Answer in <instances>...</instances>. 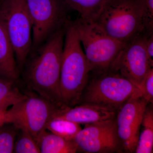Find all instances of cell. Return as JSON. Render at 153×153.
<instances>
[{
    "label": "cell",
    "instance_id": "6da1fadb",
    "mask_svg": "<svg viewBox=\"0 0 153 153\" xmlns=\"http://www.w3.org/2000/svg\"><path fill=\"white\" fill-rule=\"evenodd\" d=\"M64 37L65 25L36 49L26 73L29 84L38 95L60 108L63 107L60 78Z\"/></svg>",
    "mask_w": 153,
    "mask_h": 153
},
{
    "label": "cell",
    "instance_id": "7a4b0ae2",
    "mask_svg": "<svg viewBox=\"0 0 153 153\" xmlns=\"http://www.w3.org/2000/svg\"><path fill=\"white\" fill-rule=\"evenodd\" d=\"M91 72L90 65L72 22L65 25L60 78L63 107H72L81 100Z\"/></svg>",
    "mask_w": 153,
    "mask_h": 153
},
{
    "label": "cell",
    "instance_id": "3957f363",
    "mask_svg": "<svg viewBox=\"0 0 153 153\" xmlns=\"http://www.w3.org/2000/svg\"><path fill=\"white\" fill-rule=\"evenodd\" d=\"M95 22L108 35L124 44L146 31L143 10L139 0H111Z\"/></svg>",
    "mask_w": 153,
    "mask_h": 153
},
{
    "label": "cell",
    "instance_id": "277c9868",
    "mask_svg": "<svg viewBox=\"0 0 153 153\" xmlns=\"http://www.w3.org/2000/svg\"><path fill=\"white\" fill-rule=\"evenodd\" d=\"M91 72L95 74L109 70L126 44L110 36L95 22L78 18L72 22Z\"/></svg>",
    "mask_w": 153,
    "mask_h": 153
},
{
    "label": "cell",
    "instance_id": "5b68a950",
    "mask_svg": "<svg viewBox=\"0 0 153 153\" xmlns=\"http://www.w3.org/2000/svg\"><path fill=\"white\" fill-rule=\"evenodd\" d=\"M0 18L22 68L32 49V23L25 0H0Z\"/></svg>",
    "mask_w": 153,
    "mask_h": 153
},
{
    "label": "cell",
    "instance_id": "8992f818",
    "mask_svg": "<svg viewBox=\"0 0 153 153\" xmlns=\"http://www.w3.org/2000/svg\"><path fill=\"white\" fill-rule=\"evenodd\" d=\"M95 74L83 91L81 98L84 103L108 107L117 111L130 98L142 95L138 88L118 73L108 70Z\"/></svg>",
    "mask_w": 153,
    "mask_h": 153
},
{
    "label": "cell",
    "instance_id": "52a82bcc",
    "mask_svg": "<svg viewBox=\"0 0 153 153\" xmlns=\"http://www.w3.org/2000/svg\"><path fill=\"white\" fill-rule=\"evenodd\" d=\"M32 23L35 51L53 33L64 27L66 6L62 0H25Z\"/></svg>",
    "mask_w": 153,
    "mask_h": 153
},
{
    "label": "cell",
    "instance_id": "ba28073f",
    "mask_svg": "<svg viewBox=\"0 0 153 153\" xmlns=\"http://www.w3.org/2000/svg\"><path fill=\"white\" fill-rule=\"evenodd\" d=\"M59 108L40 96L27 95L8 110L10 123L17 128L27 130L36 141L47 130V123Z\"/></svg>",
    "mask_w": 153,
    "mask_h": 153
},
{
    "label": "cell",
    "instance_id": "9c48e42d",
    "mask_svg": "<svg viewBox=\"0 0 153 153\" xmlns=\"http://www.w3.org/2000/svg\"><path fill=\"white\" fill-rule=\"evenodd\" d=\"M77 150L87 153L122 152L115 118L85 125L74 140Z\"/></svg>",
    "mask_w": 153,
    "mask_h": 153
},
{
    "label": "cell",
    "instance_id": "30bf717a",
    "mask_svg": "<svg viewBox=\"0 0 153 153\" xmlns=\"http://www.w3.org/2000/svg\"><path fill=\"white\" fill-rule=\"evenodd\" d=\"M153 64L146 52L142 34L125 45L109 71L125 77L140 89Z\"/></svg>",
    "mask_w": 153,
    "mask_h": 153
},
{
    "label": "cell",
    "instance_id": "8fae6325",
    "mask_svg": "<svg viewBox=\"0 0 153 153\" xmlns=\"http://www.w3.org/2000/svg\"><path fill=\"white\" fill-rule=\"evenodd\" d=\"M148 103L141 95H136L117 111L116 123L122 152L134 153Z\"/></svg>",
    "mask_w": 153,
    "mask_h": 153
},
{
    "label": "cell",
    "instance_id": "7c38bea8",
    "mask_svg": "<svg viewBox=\"0 0 153 153\" xmlns=\"http://www.w3.org/2000/svg\"><path fill=\"white\" fill-rule=\"evenodd\" d=\"M117 112L108 107L85 102L74 107L60 108L53 117L64 119L79 124L86 125L115 118Z\"/></svg>",
    "mask_w": 153,
    "mask_h": 153
},
{
    "label": "cell",
    "instance_id": "4fadbf2b",
    "mask_svg": "<svg viewBox=\"0 0 153 153\" xmlns=\"http://www.w3.org/2000/svg\"><path fill=\"white\" fill-rule=\"evenodd\" d=\"M19 74V68L13 49L0 18V77L16 80Z\"/></svg>",
    "mask_w": 153,
    "mask_h": 153
},
{
    "label": "cell",
    "instance_id": "5bb4252c",
    "mask_svg": "<svg viewBox=\"0 0 153 153\" xmlns=\"http://www.w3.org/2000/svg\"><path fill=\"white\" fill-rule=\"evenodd\" d=\"M42 153H74L77 151L74 140H68L47 130L37 141Z\"/></svg>",
    "mask_w": 153,
    "mask_h": 153
},
{
    "label": "cell",
    "instance_id": "9a60e30c",
    "mask_svg": "<svg viewBox=\"0 0 153 153\" xmlns=\"http://www.w3.org/2000/svg\"><path fill=\"white\" fill-rule=\"evenodd\" d=\"M66 6L78 12L79 18L95 22L111 0H62Z\"/></svg>",
    "mask_w": 153,
    "mask_h": 153
},
{
    "label": "cell",
    "instance_id": "2e32d148",
    "mask_svg": "<svg viewBox=\"0 0 153 153\" xmlns=\"http://www.w3.org/2000/svg\"><path fill=\"white\" fill-rule=\"evenodd\" d=\"M139 137L135 153H152L153 152V110L147 106L143 117Z\"/></svg>",
    "mask_w": 153,
    "mask_h": 153
},
{
    "label": "cell",
    "instance_id": "e0dca14e",
    "mask_svg": "<svg viewBox=\"0 0 153 153\" xmlns=\"http://www.w3.org/2000/svg\"><path fill=\"white\" fill-rule=\"evenodd\" d=\"M16 81L0 77V111H7L27 97L16 86Z\"/></svg>",
    "mask_w": 153,
    "mask_h": 153
},
{
    "label": "cell",
    "instance_id": "ac0fdd59",
    "mask_svg": "<svg viewBox=\"0 0 153 153\" xmlns=\"http://www.w3.org/2000/svg\"><path fill=\"white\" fill-rule=\"evenodd\" d=\"M46 129L65 139L74 140L82 128L80 124L74 122L60 118L52 117L47 123Z\"/></svg>",
    "mask_w": 153,
    "mask_h": 153
},
{
    "label": "cell",
    "instance_id": "d6986e66",
    "mask_svg": "<svg viewBox=\"0 0 153 153\" xmlns=\"http://www.w3.org/2000/svg\"><path fill=\"white\" fill-rule=\"evenodd\" d=\"M18 136L14 144V152L39 153L40 149L37 142L27 130L18 129Z\"/></svg>",
    "mask_w": 153,
    "mask_h": 153
},
{
    "label": "cell",
    "instance_id": "ffe728a7",
    "mask_svg": "<svg viewBox=\"0 0 153 153\" xmlns=\"http://www.w3.org/2000/svg\"><path fill=\"white\" fill-rule=\"evenodd\" d=\"M18 129L12 123L0 126V153L14 152Z\"/></svg>",
    "mask_w": 153,
    "mask_h": 153
},
{
    "label": "cell",
    "instance_id": "44dd1931",
    "mask_svg": "<svg viewBox=\"0 0 153 153\" xmlns=\"http://www.w3.org/2000/svg\"><path fill=\"white\" fill-rule=\"evenodd\" d=\"M140 89L142 95L148 102L153 104V68L146 74L140 86Z\"/></svg>",
    "mask_w": 153,
    "mask_h": 153
},
{
    "label": "cell",
    "instance_id": "7402d4cb",
    "mask_svg": "<svg viewBox=\"0 0 153 153\" xmlns=\"http://www.w3.org/2000/svg\"><path fill=\"white\" fill-rule=\"evenodd\" d=\"M142 6L146 31L153 30V0H139Z\"/></svg>",
    "mask_w": 153,
    "mask_h": 153
},
{
    "label": "cell",
    "instance_id": "603a6c76",
    "mask_svg": "<svg viewBox=\"0 0 153 153\" xmlns=\"http://www.w3.org/2000/svg\"><path fill=\"white\" fill-rule=\"evenodd\" d=\"M7 123H10V117L9 111H0V126Z\"/></svg>",
    "mask_w": 153,
    "mask_h": 153
}]
</instances>
